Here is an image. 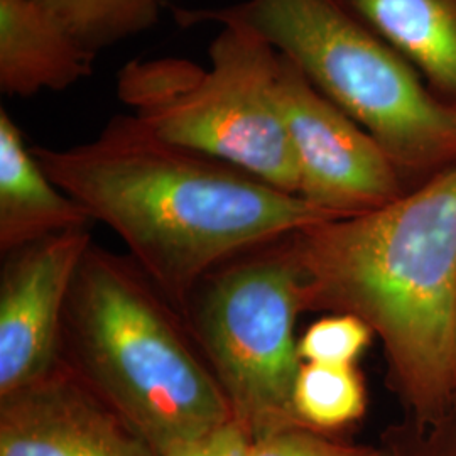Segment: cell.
Listing matches in <instances>:
<instances>
[{
  "instance_id": "6da1fadb",
  "label": "cell",
  "mask_w": 456,
  "mask_h": 456,
  "mask_svg": "<svg viewBox=\"0 0 456 456\" xmlns=\"http://www.w3.org/2000/svg\"><path fill=\"white\" fill-rule=\"evenodd\" d=\"M31 149L53 183L114 232L180 313L222 264L342 218L235 166L169 144L134 115H115L83 144Z\"/></svg>"
},
{
  "instance_id": "7a4b0ae2",
  "label": "cell",
  "mask_w": 456,
  "mask_h": 456,
  "mask_svg": "<svg viewBox=\"0 0 456 456\" xmlns=\"http://www.w3.org/2000/svg\"><path fill=\"white\" fill-rule=\"evenodd\" d=\"M305 308L354 314L380 337L418 429L456 394V167L370 212L284 237Z\"/></svg>"
},
{
  "instance_id": "3957f363",
  "label": "cell",
  "mask_w": 456,
  "mask_h": 456,
  "mask_svg": "<svg viewBox=\"0 0 456 456\" xmlns=\"http://www.w3.org/2000/svg\"><path fill=\"white\" fill-rule=\"evenodd\" d=\"M60 362L156 455L233 419L180 311L132 259L97 244L66 299Z\"/></svg>"
},
{
  "instance_id": "277c9868",
  "label": "cell",
  "mask_w": 456,
  "mask_h": 456,
  "mask_svg": "<svg viewBox=\"0 0 456 456\" xmlns=\"http://www.w3.org/2000/svg\"><path fill=\"white\" fill-rule=\"evenodd\" d=\"M181 28L240 24L289 58L311 85L355 120L395 163L456 149V110L431 97L406 60L338 0H244L175 7Z\"/></svg>"
},
{
  "instance_id": "5b68a950",
  "label": "cell",
  "mask_w": 456,
  "mask_h": 456,
  "mask_svg": "<svg viewBox=\"0 0 456 456\" xmlns=\"http://www.w3.org/2000/svg\"><path fill=\"white\" fill-rule=\"evenodd\" d=\"M208 58L210 68L175 56L131 60L117 75V95L156 137L299 196L293 142L277 102L276 49L228 22Z\"/></svg>"
},
{
  "instance_id": "8992f818",
  "label": "cell",
  "mask_w": 456,
  "mask_h": 456,
  "mask_svg": "<svg viewBox=\"0 0 456 456\" xmlns=\"http://www.w3.org/2000/svg\"><path fill=\"white\" fill-rule=\"evenodd\" d=\"M305 310L303 282L282 237L216 267L181 313L233 419L254 440L297 426L294 330Z\"/></svg>"
},
{
  "instance_id": "52a82bcc",
  "label": "cell",
  "mask_w": 456,
  "mask_h": 456,
  "mask_svg": "<svg viewBox=\"0 0 456 456\" xmlns=\"http://www.w3.org/2000/svg\"><path fill=\"white\" fill-rule=\"evenodd\" d=\"M276 90L299 169L301 198L337 216H350L401 196L389 152L279 53Z\"/></svg>"
},
{
  "instance_id": "ba28073f",
  "label": "cell",
  "mask_w": 456,
  "mask_h": 456,
  "mask_svg": "<svg viewBox=\"0 0 456 456\" xmlns=\"http://www.w3.org/2000/svg\"><path fill=\"white\" fill-rule=\"evenodd\" d=\"M92 245L90 228H71L2 254L0 397L60 362L66 299Z\"/></svg>"
},
{
  "instance_id": "9c48e42d",
  "label": "cell",
  "mask_w": 456,
  "mask_h": 456,
  "mask_svg": "<svg viewBox=\"0 0 456 456\" xmlns=\"http://www.w3.org/2000/svg\"><path fill=\"white\" fill-rule=\"evenodd\" d=\"M0 456H158L61 362L0 397Z\"/></svg>"
},
{
  "instance_id": "30bf717a",
  "label": "cell",
  "mask_w": 456,
  "mask_h": 456,
  "mask_svg": "<svg viewBox=\"0 0 456 456\" xmlns=\"http://www.w3.org/2000/svg\"><path fill=\"white\" fill-rule=\"evenodd\" d=\"M95 54L41 0H0V90L7 97L63 92L92 77Z\"/></svg>"
},
{
  "instance_id": "8fae6325",
  "label": "cell",
  "mask_w": 456,
  "mask_h": 456,
  "mask_svg": "<svg viewBox=\"0 0 456 456\" xmlns=\"http://www.w3.org/2000/svg\"><path fill=\"white\" fill-rule=\"evenodd\" d=\"M90 224V215L53 183L12 115L0 107V252Z\"/></svg>"
},
{
  "instance_id": "7c38bea8",
  "label": "cell",
  "mask_w": 456,
  "mask_h": 456,
  "mask_svg": "<svg viewBox=\"0 0 456 456\" xmlns=\"http://www.w3.org/2000/svg\"><path fill=\"white\" fill-rule=\"evenodd\" d=\"M441 88L456 92V14L446 0H338Z\"/></svg>"
},
{
  "instance_id": "4fadbf2b",
  "label": "cell",
  "mask_w": 456,
  "mask_h": 456,
  "mask_svg": "<svg viewBox=\"0 0 456 456\" xmlns=\"http://www.w3.org/2000/svg\"><path fill=\"white\" fill-rule=\"evenodd\" d=\"M367 409V392L354 365L301 362L293 389L296 423L330 435L357 423Z\"/></svg>"
},
{
  "instance_id": "5bb4252c",
  "label": "cell",
  "mask_w": 456,
  "mask_h": 456,
  "mask_svg": "<svg viewBox=\"0 0 456 456\" xmlns=\"http://www.w3.org/2000/svg\"><path fill=\"white\" fill-rule=\"evenodd\" d=\"M83 48L98 51L158 24L167 0H41Z\"/></svg>"
},
{
  "instance_id": "9a60e30c",
  "label": "cell",
  "mask_w": 456,
  "mask_h": 456,
  "mask_svg": "<svg viewBox=\"0 0 456 456\" xmlns=\"http://www.w3.org/2000/svg\"><path fill=\"white\" fill-rule=\"evenodd\" d=\"M372 328L354 314L325 316L297 340L301 362L322 365H354L372 340Z\"/></svg>"
},
{
  "instance_id": "2e32d148",
  "label": "cell",
  "mask_w": 456,
  "mask_h": 456,
  "mask_svg": "<svg viewBox=\"0 0 456 456\" xmlns=\"http://www.w3.org/2000/svg\"><path fill=\"white\" fill-rule=\"evenodd\" d=\"M252 456H399L395 448L350 444L330 435L291 426L254 440Z\"/></svg>"
},
{
  "instance_id": "e0dca14e",
  "label": "cell",
  "mask_w": 456,
  "mask_h": 456,
  "mask_svg": "<svg viewBox=\"0 0 456 456\" xmlns=\"http://www.w3.org/2000/svg\"><path fill=\"white\" fill-rule=\"evenodd\" d=\"M254 438L235 419L212 431L183 441L158 456H252Z\"/></svg>"
},
{
  "instance_id": "ac0fdd59",
  "label": "cell",
  "mask_w": 456,
  "mask_h": 456,
  "mask_svg": "<svg viewBox=\"0 0 456 456\" xmlns=\"http://www.w3.org/2000/svg\"><path fill=\"white\" fill-rule=\"evenodd\" d=\"M446 423L438 428H431L433 433L424 436L423 429H419V446L412 448L399 440H387L399 456H456V431L453 424L444 429Z\"/></svg>"
},
{
  "instance_id": "d6986e66",
  "label": "cell",
  "mask_w": 456,
  "mask_h": 456,
  "mask_svg": "<svg viewBox=\"0 0 456 456\" xmlns=\"http://www.w3.org/2000/svg\"><path fill=\"white\" fill-rule=\"evenodd\" d=\"M453 412H455V418H453V421H452V424H453V428H455L456 431V394L455 397H453Z\"/></svg>"
}]
</instances>
